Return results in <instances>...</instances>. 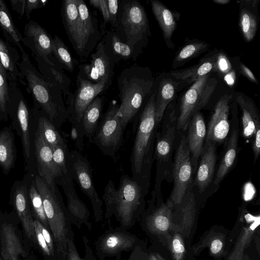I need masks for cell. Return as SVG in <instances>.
<instances>
[{
	"label": "cell",
	"instance_id": "1",
	"mask_svg": "<svg viewBox=\"0 0 260 260\" xmlns=\"http://www.w3.org/2000/svg\"><path fill=\"white\" fill-rule=\"evenodd\" d=\"M155 95L156 90L152 92L141 113L130 158L131 178L140 185L145 194L149 186L157 125Z\"/></svg>",
	"mask_w": 260,
	"mask_h": 260
},
{
	"label": "cell",
	"instance_id": "2",
	"mask_svg": "<svg viewBox=\"0 0 260 260\" xmlns=\"http://www.w3.org/2000/svg\"><path fill=\"white\" fill-rule=\"evenodd\" d=\"M145 195L140 185L128 175L121 176L117 188L112 180H109L103 195L105 218L108 220L114 215L119 228L127 230L142 213Z\"/></svg>",
	"mask_w": 260,
	"mask_h": 260
},
{
	"label": "cell",
	"instance_id": "3",
	"mask_svg": "<svg viewBox=\"0 0 260 260\" xmlns=\"http://www.w3.org/2000/svg\"><path fill=\"white\" fill-rule=\"evenodd\" d=\"M19 68L25 80L27 92L57 129L68 119L62 92L47 81L30 61L28 54L21 53Z\"/></svg>",
	"mask_w": 260,
	"mask_h": 260
},
{
	"label": "cell",
	"instance_id": "4",
	"mask_svg": "<svg viewBox=\"0 0 260 260\" xmlns=\"http://www.w3.org/2000/svg\"><path fill=\"white\" fill-rule=\"evenodd\" d=\"M154 80L150 69L137 64L124 69L117 78L119 98L118 114L125 129L151 93Z\"/></svg>",
	"mask_w": 260,
	"mask_h": 260
},
{
	"label": "cell",
	"instance_id": "5",
	"mask_svg": "<svg viewBox=\"0 0 260 260\" xmlns=\"http://www.w3.org/2000/svg\"><path fill=\"white\" fill-rule=\"evenodd\" d=\"M35 182L41 195L44 209L52 235L58 260H67L69 239L74 236L66 206L57 187L52 190L39 175Z\"/></svg>",
	"mask_w": 260,
	"mask_h": 260
},
{
	"label": "cell",
	"instance_id": "6",
	"mask_svg": "<svg viewBox=\"0 0 260 260\" xmlns=\"http://www.w3.org/2000/svg\"><path fill=\"white\" fill-rule=\"evenodd\" d=\"M112 30L131 47L137 59L151 36L148 17L143 5L137 0L119 1L116 27Z\"/></svg>",
	"mask_w": 260,
	"mask_h": 260
},
{
	"label": "cell",
	"instance_id": "7",
	"mask_svg": "<svg viewBox=\"0 0 260 260\" xmlns=\"http://www.w3.org/2000/svg\"><path fill=\"white\" fill-rule=\"evenodd\" d=\"M119 105L111 101L91 142L106 155L114 157L123 141V127L118 114Z\"/></svg>",
	"mask_w": 260,
	"mask_h": 260
},
{
	"label": "cell",
	"instance_id": "8",
	"mask_svg": "<svg viewBox=\"0 0 260 260\" xmlns=\"http://www.w3.org/2000/svg\"><path fill=\"white\" fill-rule=\"evenodd\" d=\"M217 80L207 74L200 77L182 95L179 114L177 120V129L184 130L192 116L208 103L217 84Z\"/></svg>",
	"mask_w": 260,
	"mask_h": 260
},
{
	"label": "cell",
	"instance_id": "9",
	"mask_svg": "<svg viewBox=\"0 0 260 260\" xmlns=\"http://www.w3.org/2000/svg\"><path fill=\"white\" fill-rule=\"evenodd\" d=\"M112 82L104 80L98 83H93L77 75L76 89L65 99L68 119L72 126L83 128L81 120L84 111L94 99L106 90Z\"/></svg>",
	"mask_w": 260,
	"mask_h": 260
},
{
	"label": "cell",
	"instance_id": "10",
	"mask_svg": "<svg viewBox=\"0 0 260 260\" xmlns=\"http://www.w3.org/2000/svg\"><path fill=\"white\" fill-rule=\"evenodd\" d=\"M70 157L73 179L89 198L95 222L101 221L103 218V200L94 187L91 165L88 159L76 150L70 151Z\"/></svg>",
	"mask_w": 260,
	"mask_h": 260
},
{
	"label": "cell",
	"instance_id": "11",
	"mask_svg": "<svg viewBox=\"0 0 260 260\" xmlns=\"http://www.w3.org/2000/svg\"><path fill=\"white\" fill-rule=\"evenodd\" d=\"M192 164L187 138L183 136L176 151L173 164L174 186L171 200L180 203L184 198L192 178Z\"/></svg>",
	"mask_w": 260,
	"mask_h": 260
},
{
	"label": "cell",
	"instance_id": "12",
	"mask_svg": "<svg viewBox=\"0 0 260 260\" xmlns=\"http://www.w3.org/2000/svg\"><path fill=\"white\" fill-rule=\"evenodd\" d=\"M138 245L136 236L120 228L106 231L95 242L98 260L120 255L123 251H132Z\"/></svg>",
	"mask_w": 260,
	"mask_h": 260
},
{
	"label": "cell",
	"instance_id": "13",
	"mask_svg": "<svg viewBox=\"0 0 260 260\" xmlns=\"http://www.w3.org/2000/svg\"><path fill=\"white\" fill-rule=\"evenodd\" d=\"M22 43L34 56L40 57L50 64L56 62L53 55V38L34 20H29L25 25Z\"/></svg>",
	"mask_w": 260,
	"mask_h": 260
},
{
	"label": "cell",
	"instance_id": "14",
	"mask_svg": "<svg viewBox=\"0 0 260 260\" xmlns=\"http://www.w3.org/2000/svg\"><path fill=\"white\" fill-rule=\"evenodd\" d=\"M95 49V51L91 55L90 62L79 67L80 70L78 75L93 83H98L104 80L112 82L115 64L106 54L102 40Z\"/></svg>",
	"mask_w": 260,
	"mask_h": 260
},
{
	"label": "cell",
	"instance_id": "15",
	"mask_svg": "<svg viewBox=\"0 0 260 260\" xmlns=\"http://www.w3.org/2000/svg\"><path fill=\"white\" fill-rule=\"evenodd\" d=\"M81 23V57H88L102 36L99 21L84 0H76Z\"/></svg>",
	"mask_w": 260,
	"mask_h": 260
},
{
	"label": "cell",
	"instance_id": "16",
	"mask_svg": "<svg viewBox=\"0 0 260 260\" xmlns=\"http://www.w3.org/2000/svg\"><path fill=\"white\" fill-rule=\"evenodd\" d=\"M14 110L20 126L21 141L24 155L29 157L30 154L29 136V113L26 101L17 83L9 81L8 111Z\"/></svg>",
	"mask_w": 260,
	"mask_h": 260
},
{
	"label": "cell",
	"instance_id": "17",
	"mask_svg": "<svg viewBox=\"0 0 260 260\" xmlns=\"http://www.w3.org/2000/svg\"><path fill=\"white\" fill-rule=\"evenodd\" d=\"M35 147L39 176L52 190H55L61 173L54 162L50 146L38 129L35 138Z\"/></svg>",
	"mask_w": 260,
	"mask_h": 260
},
{
	"label": "cell",
	"instance_id": "18",
	"mask_svg": "<svg viewBox=\"0 0 260 260\" xmlns=\"http://www.w3.org/2000/svg\"><path fill=\"white\" fill-rule=\"evenodd\" d=\"M11 200L21 221L25 233L33 242H36L32 213L29 202L28 190L22 181H17L13 185Z\"/></svg>",
	"mask_w": 260,
	"mask_h": 260
},
{
	"label": "cell",
	"instance_id": "19",
	"mask_svg": "<svg viewBox=\"0 0 260 260\" xmlns=\"http://www.w3.org/2000/svg\"><path fill=\"white\" fill-rule=\"evenodd\" d=\"M232 96L225 94L216 104L206 133V140L220 143L225 140L230 131L229 114Z\"/></svg>",
	"mask_w": 260,
	"mask_h": 260
},
{
	"label": "cell",
	"instance_id": "20",
	"mask_svg": "<svg viewBox=\"0 0 260 260\" xmlns=\"http://www.w3.org/2000/svg\"><path fill=\"white\" fill-rule=\"evenodd\" d=\"M0 249L3 260H19L26 252L16 226L0 215Z\"/></svg>",
	"mask_w": 260,
	"mask_h": 260
},
{
	"label": "cell",
	"instance_id": "21",
	"mask_svg": "<svg viewBox=\"0 0 260 260\" xmlns=\"http://www.w3.org/2000/svg\"><path fill=\"white\" fill-rule=\"evenodd\" d=\"M61 16L68 38L77 54L81 58V23L76 0L62 2Z\"/></svg>",
	"mask_w": 260,
	"mask_h": 260
},
{
	"label": "cell",
	"instance_id": "22",
	"mask_svg": "<svg viewBox=\"0 0 260 260\" xmlns=\"http://www.w3.org/2000/svg\"><path fill=\"white\" fill-rule=\"evenodd\" d=\"M197 172L196 183L200 193L204 192L212 181L216 161L215 143L206 140Z\"/></svg>",
	"mask_w": 260,
	"mask_h": 260
},
{
	"label": "cell",
	"instance_id": "23",
	"mask_svg": "<svg viewBox=\"0 0 260 260\" xmlns=\"http://www.w3.org/2000/svg\"><path fill=\"white\" fill-rule=\"evenodd\" d=\"M20 56L16 46L0 37V62L5 70L9 81L20 82L26 85L24 77L19 68Z\"/></svg>",
	"mask_w": 260,
	"mask_h": 260
},
{
	"label": "cell",
	"instance_id": "24",
	"mask_svg": "<svg viewBox=\"0 0 260 260\" xmlns=\"http://www.w3.org/2000/svg\"><path fill=\"white\" fill-rule=\"evenodd\" d=\"M188 133L187 141L190 153L192 154V165L197 167V162L200 156L206 137L207 128L204 119L199 112H196L188 123Z\"/></svg>",
	"mask_w": 260,
	"mask_h": 260
},
{
	"label": "cell",
	"instance_id": "25",
	"mask_svg": "<svg viewBox=\"0 0 260 260\" xmlns=\"http://www.w3.org/2000/svg\"><path fill=\"white\" fill-rule=\"evenodd\" d=\"M39 72L50 83L57 86L66 99L71 93V80L66 75L63 69L57 63L50 64L40 57L34 56Z\"/></svg>",
	"mask_w": 260,
	"mask_h": 260
},
{
	"label": "cell",
	"instance_id": "26",
	"mask_svg": "<svg viewBox=\"0 0 260 260\" xmlns=\"http://www.w3.org/2000/svg\"><path fill=\"white\" fill-rule=\"evenodd\" d=\"M175 120L167 122L164 121L161 131L156 134L154 156L156 159L157 169L167 160L172 149L177 123Z\"/></svg>",
	"mask_w": 260,
	"mask_h": 260
},
{
	"label": "cell",
	"instance_id": "27",
	"mask_svg": "<svg viewBox=\"0 0 260 260\" xmlns=\"http://www.w3.org/2000/svg\"><path fill=\"white\" fill-rule=\"evenodd\" d=\"M64 192L67 199L66 208L71 223L79 229L84 225L90 231L92 225L89 221V210L78 196L75 188L64 191Z\"/></svg>",
	"mask_w": 260,
	"mask_h": 260
},
{
	"label": "cell",
	"instance_id": "28",
	"mask_svg": "<svg viewBox=\"0 0 260 260\" xmlns=\"http://www.w3.org/2000/svg\"><path fill=\"white\" fill-rule=\"evenodd\" d=\"M237 101L242 114V135L245 138H251L255 126L260 124L258 110L254 102L245 94L239 93L237 96Z\"/></svg>",
	"mask_w": 260,
	"mask_h": 260
},
{
	"label": "cell",
	"instance_id": "29",
	"mask_svg": "<svg viewBox=\"0 0 260 260\" xmlns=\"http://www.w3.org/2000/svg\"><path fill=\"white\" fill-rule=\"evenodd\" d=\"M102 41L106 54L115 64L121 60H136L133 50L121 41L113 30L107 31Z\"/></svg>",
	"mask_w": 260,
	"mask_h": 260
},
{
	"label": "cell",
	"instance_id": "30",
	"mask_svg": "<svg viewBox=\"0 0 260 260\" xmlns=\"http://www.w3.org/2000/svg\"><path fill=\"white\" fill-rule=\"evenodd\" d=\"M150 3L153 14L161 29L164 38L168 44L169 42L171 47L173 45L170 43L171 39L176 29L179 14L176 15L159 1L151 0Z\"/></svg>",
	"mask_w": 260,
	"mask_h": 260
},
{
	"label": "cell",
	"instance_id": "31",
	"mask_svg": "<svg viewBox=\"0 0 260 260\" xmlns=\"http://www.w3.org/2000/svg\"><path fill=\"white\" fill-rule=\"evenodd\" d=\"M217 55L204 59L191 67L177 71H172L171 75L175 79L187 83H194L200 77L216 70Z\"/></svg>",
	"mask_w": 260,
	"mask_h": 260
},
{
	"label": "cell",
	"instance_id": "32",
	"mask_svg": "<svg viewBox=\"0 0 260 260\" xmlns=\"http://www.w3.org/2000/svg\"><path fill=\"white\" fill-rule=\"evenodd\" d=\"M105 97L96 96L86 108L81 120L84 136L91 141L99 125Z\"/></svg>",
	"mask_w": 260,
	"mask_h": 260
},
{
	"label": "cell",
	"instance_id": "33",
	"mask_svg": "<svg viewBox=\"0 0 260 260\" xmlns=\"http://www.w3.org/2000/svg\"><path fill=\"white\" fill-rule=\"evenodd\" d=\"M175 82L170 78L162 79L156 90L155 119L158 124L162 120L165 111L176 93Z\"/></svg>",
	"mask_w": 260,
	"mask_h": 260
},
{
	"label": "cell",
	"instance_id": "34",
	"mask_svg": "<svg viewBox=\"0 0 260 260\" xmlns=\"http://www.w3.org/2000/svg\"><path fill=\"white\" fill-rule=\"evenodd\" d=\"M0 27L5 39L13 43L21 53L25 51L21 45L22 35L15 25L9 10L3 0H0Z\"/></svg>",
	"mask_w": 260,
	"mask_h": 260
},
{
	"label": "cell",
	"instance_id": "35",
	"mask_svg": "<svg viewBox=\"0 0 260 260\" xmlns=\"http://www.w3.org/2000/svg\"><path fill=\"white\" fill-rule=\"evenodd\" d=\"M238 132L233 129L219 164L214 183L217 185L223 179L233 166L237 156Z\"/></svg>",
	"mask_w": 260,
	"mask_h": 260
},
{
	"label": "cell",
	"instance_id": "36",
	"mask_svg": "<svg viewBox=\"0 0 260 260\" xmlns=\"http://www.w3.org/2000/svg\"><path fill=\"white\" fill-rule=\"evenodd\" d=\"M16 157L13 137L7 127L0 132V166L4 173L13 167Z\"/></svg>",
	"mask_w": 260,
	"mask_h": 260
},
{
	"label": "cell",
	"instance_id": "37",
	"mask_svg": "<svg viewBox=\"0 0 260 260\" xmlns=\"http://www.w3.org/2000/svg\"><path fill=\"white\" fill-rule=\"evenodd\" d=\"M37 106L39 114L38 130L46 143L50 147L67 144L66 139L60 135L58 129L50 121L40 108L38 105Z\"/></svg>",
	"mask_w": 260,
	"mask_h": 260
},
{
	"label": "cell",
	"instance_id": "38",
	"mask_svg": "<svg viewBox=\"0 0 260 260\" xmlns=\"http://www.w3.org/2000/svg\"><path fill=\"white\" fill-rule=\"evenodd\" d=\"M51 148L54 162L61 173V177L57 183L62 181H73L70 157V151L68 144L54 146Z\"/></svg>",
	"mask_w": 260,
	"mask_h": 260
},
{
	"label": "cell",
	"instance_id": "39",
	"mask_svg": "<svg viewBox=\"0 0 260 260\" xmlns=\"http://www.w3.org/2000/svg\"><path fill=\"white\" fill-rule=\"evenodd\" d=\"M52 51L57 63L63 69L72 72L76 64L68 48L57 35L53 38Z\"/></svg>",
	"mask_w": 260,
	"mask_h": 260
},
{
	"label": "cell",
	"instance_id": "40",
	"mask_svg": "<svg viewBox=\"0 0 260 260\" xmlns=\"http://www.w3.org/2000/svg\"><path fill=\"white\" fill-rule=\"evenodd\" d=\"M256 15L249 9L242 8L239 14V26L245 39L249 42L255 37L257 29Z\"/></svg>",
	"mask_w": 260,
	"mask_h": 260
},
{
	"label": "cell",
	"instance_id": "41",
	"mask_svg": "<svg viewBox=\"0 0 260 260\" xmlns=\"http://www.w3.org/2000/svg\"><path fill=\"white\" fill-rule=\"evenodd\" d=\"M29 202L32 215L49 231L42 197L37 190L35 181L28 190Z\"/></svg>",
	"mask_w": 260,
	"mask_h": 260
},
{
	"label": "cell",
	"instance_id": "42",
	"mask_svg": "<svg viewBox=\"0 0 260 260\" xmlns=\"http://www.w3.org/2000/svg\"><path fill=\"white\" fill-rule=\"evenodd\" d=\"M208 44L204 42H196L183 47L176 56L173 62L174 67L183 64L188 60L198 55L208 49Z\"/></svg>",
	"mask_w": 260,
	"mask_h": 260
},
{
	"label": "cell",
	"instance_id": "43",
	"mask_svg": "<svg viewBox=\"0 0 260 260\" xmlns=\"http://www.w3.org/2000/svg\"><path fill=\"white\" fill-rule=\"evenodd\" d=\"M9 81L7 73L0 62V114H8Z\"/></svg>",
	"mask_w": 260,
	"mask_h": 260
},
{
	"label": "cell",
	"instance_id": "44",
	"mask_svg": "<svg viewBox=\"0 0 260 260\" xmlns=\"http://www.w3.org/2000/svg\"><path fill=\"white\" fill-rule=\"evenodd\" d=\"M165 207L157 211L151 216H149L148 220L149 224H153L155 228L160 231H165L168 230L169 225V220L167 216L165 215Z\"/></svg>",
	"mask_w": 260,
	"mask_h": 260
},
{
	"label": "cell",
	"instance_id": "45",
	"mask_svg": "<svg viewBox=\"0 0 260 260\" xmlns=\"http://www.w3.org/2000/svg\"><path fill=\"white\" fill-rule=\"evenodd\" d=\"M34 221L41 231L53 257L57 258L54 240L50 231L38 220L35 219Z\"/></svg>",
	"mask_w": 260,
	"mask_h": 260
},
{
	"label": "cell",
	"instance_id": "46",
	"mask_svg": "<svg viewBox=\"0 0 260 260\" xmlns=\"http://www.w3.org/2000/svg\"><path fill=\"white\" fill-rule=\"evenodd\" d=\"M34 225L36 241L43 253L48 257H53L41 231L34 220Z\"/></svg>",
	"mask_w": 260,
	"mask_h": 260
},
{
	"label": "cell",
	"instance_id": "47",
	"mask_svg": "<svg viewBox=\"0 0 260 260\" xmlns=\"http://www.w3.org/2000/svg\"><path fill=\"white\" fill-rule=\"evenodd\" d=\"M109 15V23L114 29L116 25L119 1L117 0H107Z\"/></svg>",
	"mask_w": 260,
	"mask_h": 260
},
{
	"label": "cell",
	"instance_id": "48",
	"mask_svg": "<svg viewBox=\"0 0 260 260\" xmlns=\"http://www.w3.org/2000/svg\"><path fill=\"white\" fill-rule=\"evenodd\" d=\"M89 3L90 5L101 11L104 20V24L106 25L109 23L107 0H90Z\"/></svg>",
	"mask_w": 260,
	"mask_h": 260
},
{
	"label": "cell",
	"instance_id": "49",
	"mask_svg": "<svg viewBox=\"0 0 260 260\" xmlns=\"http://www.w3.org/2000/svg\"><path fill=\"white\" fill-rule=\"evenodd\" d=\"M71 136L77 149L82 151L84 146L83 137H84V134L83 129L75 126H72Z\"/></svg>",
	"mask_w": 260,
	"mask_h": 260
},
{
	"label": "cell",
	"instance_id": "50",
	"mask_svg": "<svg viewBox=\"0 0 260 260\" xmlns=\"http://www.w3.org/2000/svg\"><path fill=\"white\" fill-rule=\"evenodd\" d=\"M47 1L25 0V15L26 19L30 18V14L34 10L41 8L45 6Z\"/></svg>",
	"mask_w": 260,
	"mask_h": 260
},
{
	"label": "cell",
	"instance_id": "51",
	"mask_svg": "<svg viewBox=\"0 0 260 260\" xmlns=\"http://www.w3.org/2000/svg\"><path fill=\"white\" fill-rule=\"evenodd\" d=\"M216 70L220 73L226 74L232 70V66L228 58L223 54L219 53L217 56Z\"/></svg>",
	"mask_w": 260,
	"mask_h": 260
},
{
	"label": "cell",
	"instance_id": "52",
	"mask_svg": "<svg viewBox=\"0 0 260 260\" xmlns=\"http://www.w3.org/2000/svg\"><path fill=\"white\" fill-rule=\"evenodd\" d=\"M252 137V148L254 154V161H255L260 153V124L255 126Z\"/></svg>",
	"mask_w": 260,
	"mask_h": 260
},
{
	"label": "cell",
	"instance_id": "53",
	"mask_svg": "<svg viewBox=\"0 0 260 260\" xmlns=\"http://www.w3.org/2000/svg\"><path fill=\"white\" fill-rule=\"evenodd\" d=\"M74 237L70 238L68 242L67 260H87L80 256L74 242Z\"/></svg>",
	"mask_w": 260,
	"mask_h": 260
},
{
	"label": "cell",
	"instance_id": "54",
	"mask_svg": "<svg viewBox=\"0 0 260 260\" xmlns=\"http://www.w3.org/2000/svg\"><path fill=\"white\" fill-rule=\"evenodd\" d=\"M12 9L23 17L25 14V0H10Z\"/></svg>",
	"mask_w": 260,
	"mask_h": 260
},
{
	"label": "cell",
	"instance_id": "55",
	"mask_svg": "<svg viewBox=\"0 0 260 260\" xmlns=\"http://www.w3.org/2000/svg\"><path fill=\"white\" fill-rule=\"evenodd\" d=\"M240 69L241 73L243 74L244 76L246 77L251 82L258 84V81L253 75V73L250 70V69L247 68L244 64H240Z\"/></svg>",
	"mask_w": 260,
	"mask_h": 260
},
{
	"label": "cell",
	"instance_id": "56",
	"mask_svg": "<svg viewBox=\"0 0 260 260\" xmlns=\"http://www.w3.org/2000/svg\"><path fill=\"white\" fill-rule=\"evenodd\" d=\"M222 245V243L220 240L216 239L213 240L211 245V252L214 254L217 253L221 250Z\"/></svg>",
	"mask_w": 260,
	"mask_h": 260
},
{
	"label": "cell",
	"instance_id": "57",
	"mask_svg": "<svg viewBox=\"0 0 260 260\" xmlns=\"http://www.w3.org/2000/svg\"><path fill=\"white\" fill-rule=\"evenodd\" d=\"M141 255L140 247L138 245L132 250L128 260H141Z\"/></svg>",
	"mask_w": 260,
	"mask_h": 260
},
{
	"label": "cell",
	"instance_id": "58",
	"mask_svg": "<svg viewBox=\"0 0 260 260\" xmlns=\"http://www.w3.org/2000/svg\"><path fill=\"white\" fill-rule=\"evenodd\" d=\"M173 246L174 250L178 253H182L184 251V247L183 245L181 244L180 241L177 239H175L173 240Z\"/></svg>",
	"mask_w": 260,
	"mask_h": 260
},
{
	"label": "cell",
	"instance_id": "59",
	"mask_svg": "<svg viewBox=\"0 0 260 260\" xmlns=\"http://www.w3.org/2000/svg\"><path fill=\"white\" fill-rule=\"evenodd\" d=\"M235 77V73L231 71L228 74H225L224 77V79L228 85H233L235 82L236 79Z\"/></svg>",
	"mask_w": 260,
	"mask_h": 260
},
{
	"label": "cell",
	"instance_id": "60",
	"mask_svg": "<svg viewBox=\"0 0 260 260\" xmlns=\"http://www.w3.org/2000/svg\"><path fill=\"white\" fill-rule=\"evenodd\" d=\"M214 3L220 5H225L230 2V0H213Z\"/></svg>",
	"mask_w": 260,
	"mask_h": 260
}]
</instances>
